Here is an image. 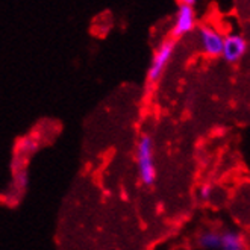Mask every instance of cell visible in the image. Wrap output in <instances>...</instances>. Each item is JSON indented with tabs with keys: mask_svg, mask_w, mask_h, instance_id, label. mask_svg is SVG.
Listing matches in <instances>:
<instances>
[{
	"mask_svg": "<svg viewBox=\"0 0 250 250\" xmlns=\"http://www.w3.org/2000/svg\"><path fill=\"white\" fill-rule=\"evenodd\" d=\"M137 167L140 179L144 185L150 187L156 181V167L153 156V140L150 135H141L137 143Z\"/></svg>",
	"mask_w": 250,
	"mask_h": 250,
	"instance_id": "obj_1",
	"label": "cell"
},
{
	"mask_svg": "<svg viewBox=\"0 0 250 250\" xmlns=\"http://www.w3.org/2000/svg\"><path fill=\"white\" fill-rule=\"evenodd\" d=\"M174 49H176V41L173 38H167L159 44V47L156 49L152 58L149 70H147V81L150 83L158 82L161 76L164 75L168 62L171 61V58L174 55Z\"/></svg>",
	"mask_w": 250,
	"mask_h": 250,
	"instance_id": "obj_2",
	"label": "cell"
},
{
	"mask_svg": "<svg viewBox=\"0 0 250 250\" xmlns=\"http://www.w3.org/2000/svg\"><path fill=\"white\" fill-rule=\"evenodd\" d=\"M196 2L193 0H187V2L179 3L178 12L174 16L173 27H171V35L173 38H181L188 35L189 32L194 31L196 27Z\"/></svg>",
	"mask_w": 250,
	"mask_h": 250,
	"instance_id": "obj_3",
	"label": "cell"
},
{
	"mask_svg": "<svg viewBox=\"0 0 250 250\" xmlns=\"http://www.w3.org/2000/svg\"><path fill=\"white\" fill-rule=\"evenodd\" d=\"M199 40H200L202 52L207 56L209 58L222 56L225 37L220 34L214 26H209V24L202 26L199 29Z\"/></svg>",
	"mask_w": 250,
	"mask_h": 250,
	"instance_id": "obj_4",
	"label": "cell"
},
{
	"mask_svg": "<svg viewBox=\"0 0 250 250\" xmlns=\"http://www.w3.org/2000/svg\"><path fill=\"white\" fill-rule=\"evenodd\" d=\"M246 52H247V41L244 40V37H241L238 34H229L225 37L222 56L228 62H230V64L238 62L246 55Z\"/></svg>",
	"mask_w": 250,
	"mask_h": 250,
	"instance_id": "obj_5",
	"label": "cell"
},
{
	"mask_svg": "<svg viewBox=\"0 0 250 250\" xmlns=\"http://www.w3.org/2000/svg\"><path fill=\"white\" fill-rule=\"evenodd\" d=\"M220 250H244V240L243 235L235 232V230H228L220 233Z\"/></svg>",
	"mask_w": 250,
	"mask_h": 250,
	"instance_id": "obj_6",
	"label": "cell"
},
{
	"mask_svg": "<svg viewBox=\"0 0 250 250\" xmlns=\"http://www.w3.org/2000/svg\"><path fill=\"white\" fill-rule=\"evenodd\" d=\"M199 244H200V247L207 249V250L218 249V246H220V233H217L214 230L203 232L200 235V238H199Z\"/></svg>",
	"mask_w": 250,
	"mask_h": 250,
	"instance_id": "obj_7",
	"label": "cell"
},
{
	"mask_svg": "<svg viewBox=\"0 0 250 250\" xmlns=\"http://www.w3.org/2000/svg\"><path fill=\"white\" fill-rule=\"evenodd\" d=\"M211 196H212V185H211V184H205V185H202V188H200V197H202L203 200H209Z\"/></svg>",
	"mask_w": 250,
	"mask_h": 250,
	"instance_id": "obj_8",
	"label": "cell"
}]
</instances>
